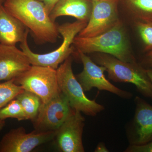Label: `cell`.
I'll return each instance as SVG.
<instances>
[{
	"mask_svg": "<svg viewBox=\"0 0 152 152\" xmlns=\"http://www.w3.org/2000/svg\"><path fill=\"white\" fill-rule=\"evenodd\" d=\"M24 90L37 95L46 104L61 92L56 70L42 66L31 65L27 71L15 80Z\"/></svg>",
	"mask_w": 152,
	"mask_h": 152,
	"instance_id": "8992f818",
	"label": "cell"
},
{
	"mask_svg": "<svg viewBox=\"0 0 152 152\" xmlns=\"http://www.w3.org/2000/svg\"><path fill=\"white\" fill-rule=\"evenodd\" d=\"M92 9V0H58L49 15L54 22L59 17L66 16L88 23Z\"/></svg>",
	"mask_w": 152,
	"mask_h": 152,
	"instance_id": "9a60e30c",
	"label": "cell"
},
{
	"mask_svg": "<svg viewBox=\"0 0 152 152\" xmlns=\"http://www.w3.org/2000/svg\"><path fill=\"white\" fill-rule=\"evenodd\" d=\"M6 10L29 30L37 43H55L59 37V25L53 21L44 3L39 0H5Z\"/></svg>",
	"mask_w": 152,
	"mask_h": 152,
	"instance_id": "6da1fadb",
	"label": "cell"
},
{
	"mask_svg": "<svg viewBox=\"0 0 152 152\" xmlns=\"http://www.w3.org/2000/svg\"><path fill=\"white\" fill-rule=\"evenodd\" d=\"M120 0H92V9L86 26L79 33L81 37L99 35L121 22L118 17V4Z\"/></svg>",
	"mask_w": 152,
	"mask_h": 152,
	"instance_id": "ba28073f",
	"label": "cell"
},
{
	"mask_svg": "<svg viewBox=\"0 0 152 152\" xmlns=\"http://www.w3.org/2000/svg\"><path fill=\"white\" fill-rule=\"evenodd\" d=\"M134 102V115L126 131L129 145H138L152 141V106L137 96Z\"/></svg>",
	"mask_w": 152,
	"mask_h": 152,
	"instance_id": "8fae6325",
	"label": "cell"
},
{
	"mask_svg": "<svg viewBox=\"0 0 152 152\" xmlns=\"http://www.w3.org/2000/svg\"><path fill=\"white\" fill-rule=\"evenodd\" d=\"M151 21H152V18H151Z\"/></svg>",
	"mask_w": 152,
	"mask_h": 152,
	"instance_id": "4316f807",
	"label": "cell"
},
{
	"mask_svg": "<svg viewBox=\"0 0 152 152\" xmlns=\"http://www.w3.org/2000/svg\"><path fill=\"white\" fill-rule=\"evenodd\" d=\"M31 65L28 57L16 46L0 44V82L15 80Z\"/></svg>",
	"mask_w": 152,
	"mask_h": 152,
	"instance_id": "4fadbf2b",
	"label": "cell"
},
{
	"mask_svg": "<svg viewBox=\"0 0 152 152\" xmlns=\"http://www.w3.org/2000/svg\"><path fill=\"white\" fill-rule=\"evenodd\" d=\"M15 99L21 105L28 120L34 121L37 116L42 104L40 98L34 93L23 90Z\"/></svg>",
	"mask_w": 152,
	"mask_h": 152,
	"instance_id": "2e32d148",
	"label": "cell"
},
{
	"mask_svg": "<svg viewBox=\"0 0 152 152\" xmlns=\"http://www.w3.org/2000/svg\"><path fill=\"white\" fill-rule=\"evenodd\" d=\"M81 113L73 110L64 122L56 131L54 140L60 151H85L82 140L85 118Z\"/></svg>",
	"mask_w": 152,
	"mask_h": 152,
	"instance_id": "7c38bea8",
	"label": "cell"
},
{
	"mask_svg": "<svg viewBox=\"0 0 152 152\" xmlns=\"http://www.w3.org/2000/svg\"><path fill=\"white\" fill-rule=\"evenodd\" d=\"M125 7L137 20L151 21L152 0H123Z\"/></svg>",
	"mask_w": 152,
	"mask_h": 152,
	"instance_id": "e0dca14e",
	"label": "cell"
},
{
	"mask_svg": "<svg viewBox=\"0 0 152 152\" xmlns=\"http://www.w3.org/2000/svg\"><path fill=\"white\" fill-rule=\"evenodd\" d=\"M146 72L152 83V67L146 69Z\"/></svg>",
	"mask_w": 152,
	"mask_h": 152,
	"instance_id": "d4e9b609",
	"label": "cell"
},
{
	"mask_svg": "<svg viewBox=\"0 0 152 152\" xmlns=\"http://www.w3.org/2000/svg\"><path fill=\"white\" fill-rule=\"evenodd\" d=\"M9 118L16 119L18 121L28 120L21 105L16 99L10 101L0 110V120L5 121Z\"/></svg>",
	"mask_w": 152,
	"mask_h": 152,
	"instance_id": "d6986e66",
	"label": "cell"
},
{
	"mask_svg": "<svg viewBox=\"0 0 152 152\" xmlns=\"http://www.w3.org/2000/svg\"><path fill=\"white\" fill-rule=\"evenodd\" d=\"M91 58L106 68L109 78L116 83L134 85L137 91L152 100V83L146 69L137 62L123 61L115 57L102 53H94Z\"/></svg>",
	"mask_w": 152,
	"mask_h": 152,
	"instance_id": "3957f363",
	"label": "cell"
},
{
	"mask_svg": "<svg viewBox=\"0 0 152 152\" xmlns=\"http://www.w3.org/2000/svg\"><path fill=\"white\" fill-rule=\"evenodd\" d=\"M73 45L85 54L102 53L126 62H136L129 45L121 21L105 32L92 37L76 36Z\"/></svg>",
	"mask_w": 152,
	"mask_h": 152,
	"instance_id": "7a4b0ae2",
	"label": "cell"
},
{
	"mask_svg": "<svg viewBox=\"0 0 152 152\" xmlns=\"http://www.w3.org/2000/svg\"><path fill=\"white\" fill-rule=\"evenodd\" d=\"M83 63V69L81 72L76 76L85 92L89 91L96 88L100 91H104L117 95L125 99L132 98V93L117 88L106 78L104 75L106 68L95 63L86 54L76 51Z\"/></svg>",
	"mask_w": 152,
	"mask_h": 152,
	"instance_id": "52a82bcc",
	"label": "cell"
},
{
	"mask_svg": "<svg viewBox=\"0 0 152 152\" xmlns=\"http://www.w3.org/2000/svg\"><path fill=\"white\" fill-rule=\"evenodd\" d=\"M44 3L49 14L58 0H39Z\"/></svg>",
	"mask_w": 152,
	"mask_h": 152,
	"instance_id": "7402d4cb",
	"label": "cell"
},
{
	"mask_svg": "<svg viewBox=\"0 0 152 152\" xmlns=\"http://www.w3.org/2000/svg\"><path fill=\"white\" fill-rule=\"evenodd\" d=\"M23 89L15 83V80L0 82V110L23 91ZM5 124V121L0 120V131Z\"/></svg>",
	"mask_w": 152,
	"mask_h": 152,
	"instance_id": "ac0fdd59",
	"label": "cell"
},
{
	"mask_svg": "<svg viewBox=\"0 0 152 152\" xmlns=\"http://www.w3.org/2000/svg\"><path fill=\"white\" fill-rule=\"evenodd\" d=\"M142 65L147 66L148 68L152 67V50L147 52L143 60Z\"/></svg>",
	"mask_w": 152,
	"mask_h": 152,
	"instance_id": "603a6c76",
	"label": "cell"
},
{
	"mask_svg": "<svg viewBox=\"0 0 152 152\" xmlns=\"http://www.w3.org/2000/svg\"><path fill=\"white\" fill-rule=\"evenodd\" d=\"M74 109L61 92L46 104H42L34 128L39 132H56L64 122Z\"/></svg>",
	"mask_w": 152,
	"mask_h": 152,
	"instance_id": "9c48e42d",
	"label": "cell"
},
{
	"mask_svg": "<svg viewBox=\"0 0 152 152\" xmlns=\"http://www.w3.org/2000/svg\"><path fill=\"white\" fill-rule=\"evenodd\" d=\"M94 152H108L109 151L106 147L105 144L102 142L98 144L96 148L95 149Z\"/></svg>",
	"mask_w": 152,
	"mask_h": 152,
	"instance_id": "cb8c5ba5",
	"label": "cell"
},
{
	"mask_svg": "<svg viewBox=\"0 0 152 152\" xmlns=\"http://www.w3.org/2000/svg\"><path fill=\"white\" fill-rule=\"evenodd\" d=\"M56 132L26 133L23 127L13 129L0 141V152H30L39 146L54 139Z\"/></svg>",
	"mask_w": 152,
	"mask_h": 152,
	"instance_id": "30bf717a",
	"label": "cell"
},
{
	"mask_svg": "<svg viewBox=\"0 0 152 152\" xmlns=\"http://www.w3.org/2000/svg\"><path fill=\"white\" fill-rule=\"evenodd\" d=\"M136 27L144 44V50H152V21L136 20Z\"/></svg>",
	"mask_w": 152,
	"mask_h": 152,
	"instance_id": "ffe728a7",
	"label": "cell"
},
{
	"mask_svg": "<svg viewBox=\"0 0 152 152\" xmlns=\"http://www.w3.org/2000/svg\"><path fill=\"white\" fill-rule=\"evenodd\" d=\"M87 24L86 22L77 20L74 23L59 25V32L63 39L62 43L58 48L50 53L38 54L33 52L28 45V36L20 43V48L28 57L31 65L48 67L57 70L60 65L75 53L73 45L75 38Z\"/></svg>",
	"mask_w": 152,
	"mask_h": 152,
	"instance_id": "277c9868",
	"label": "cell"
},
{
	"mask_svg": "<svg viewBox=\"0 0 152 152\" xmlns=\"http://www.w3.org/2000/svg\"><path fill=\"white\" fill-rule=\"evenodd\" d=\"M72 61L71 55L57 69L60 91L67 98L72 108L86 115L95 116L104 110V107L94 99H90L85 95L81 85L73 72Z\"/></svg>",
	"mask_w": 152,
	"mask_h": 152,
	"instance_id": "5b68a950",
	"label": "cell"
},
{
	"mask_svg": "<svg viewBox=\"0 0 152 152\" xmlns=\"http://www.w3.org/2000/svg\"><path fill=\"white\" fill-rule=\"evenodd\" d=\"M29 33V30L20 21L6 10L3 5L0 6V44L16 46Z\"/></svg>",
	"mask_w": 152,
	"mask_h": 152,
	"instance_id": "5bb4252c",
	"label": "cell"
},
{
	"mask_svg": "<svg viewBox=\"0 0 152 152\" xmlns=\"http://www.w3.org/2000/svg\"><path fill=\"white\" fill-rule=\"evenodd\" d=\"M5 0H0V6L2 5Z\"/></svg>",
	"mask_w": 152,
	"mask_h": 152,
	"instance_id": "484cf974",
	"label": "cell"
},
{
	"mask_svg": "<svg viewBox=\"0 0 152 152\" xmlns=\"http://www.w3.org/2000/svg\"><path fill=\"white\" fill-rule=\"evenodd\" d=\"M125 152H152V141L141 145H130Z\"/></svg>",
	"mask_w": 152,
	"mask_h": 152,
	"instance_id": "44dd1931",
	"label": "cell"
}]
</instances>
